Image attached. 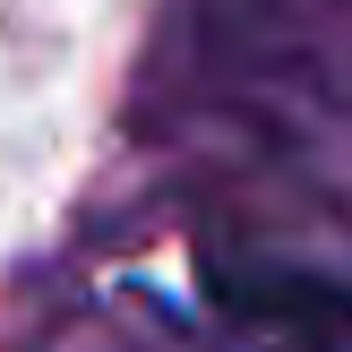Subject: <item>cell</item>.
Instances as JSON below:
<instances>
[{
	"label": "cell",
	"mask_w": 352,
	"mask_h": 352,
	"mask_svg": "<svg viewBox=\"0 0 352 352\" xmlns=\"http://www.w3.org/2000/svg\"><path fill=\"white\" fill-rule=\"evenodd\" d=\"M215 301H232L241 318H267V327H327V336H352V292L327 284V275H215Z\"/></svg>",
	"instance_id": "obj_1"
}]
</instances>
